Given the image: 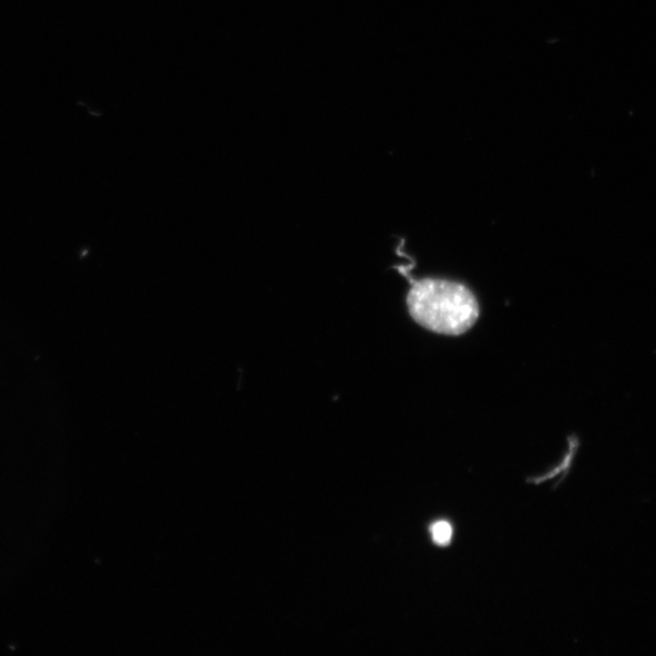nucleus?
<instances>
[{"label": "nucleus", "mask_w": 656, "mask_h": 656, "mask_svg": "<svg viewBox=\"0 0 656 656\" xmlns=\"http://www.w3.org/2000/svg\"><path fill=\"white\" fill-rule=\"evenodd\" d=\"M408 307L416 322L429 331L447 336L470 331L479 318L475 296L469 287L455 281H412Z\"/></svg>", "instance_id": "nucleus-1"}, {"label": "nucleus", "mask_w": 656, "mask_h": 656, "mask_svg": "<svg viewBox=\"0 0 656 656\" xmlns=\"http://www.w3.org/2000/svg\"><path fill=\"white\" fill-rule=\"evenodd\" d=\"M580 448V439L576 434H572L567 437V451L565 452L564 458L561 460V463L556 467H553L546 474L540 476L527 478L526 483L533 485L544 484L546 482L552 481V479L561 475V479L556 486L553 489H557L564 481L567 474L571 473L574 460L576 458V453Z\"/></svg>", "instance_id": "nucleus-2"}, {"label": "nucleus", "mask_w": 656, "mask_h": 656, "mask_svg": "<svg viewBox=\"0 0 656 656\" xmlns=\"http://www.w3.org/2000/svg\"><path fill=\"white\" fill-rule=\"evenodd\" d=\"M427 535L439 550H448L457 539V524L449 516H437L427 523Z\"/></svg>", "instance_id": "nucleus-3"}]
</instances>
